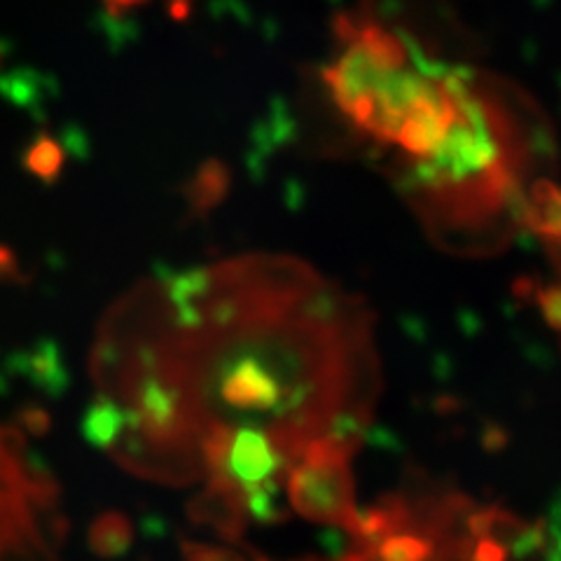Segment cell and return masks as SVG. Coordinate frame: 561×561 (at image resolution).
<instances>
[{"mask_svg":"<svg viewBox=\"0 0 561 561\" xmlns=\"http://www.w3.org/2000/svg\"><path fill=\"white\" fill-rule=\"evenodd\" d=\"M80 428L84 440L94 449L111 454L127 428V414L113 396L99 391L84 410Z\"/></svg>","mask_w":561,"mask_h":561,"instance_id":"obj_6","label":"cell"},{"mask_svg":"<svg viewBox=\"0 0 561 561\" xmlns=\"http://www.w3.org/2000/svg\"><path fill=\"white\" fill-rule=\"evenodd\" d=\"M10 365L12 370L31 381L41 393L51 398L66 393L70 383V373L61 348L51 340H41L20 351V354L10 358Z\"/></svg>","mask_w":561,"mask_h":561,"instance_id":"obj_5","label":"cell"},{"mask_svg":"<svg viewBox=\"0 0 561 561\" xmlns=\"http://www.w3.org/2000/svg\"><path fill=\"white\" fill-rule=\"evenodd\" d=\"M181 550H183V561H245L234 550L204 546V542H183Z\"/></svg>","mask_w":561,"mask_h":561,"instance_id":"obj_8","label":"cell"},{"mask_svg":"<svg viewBox=\"0 0 561 561\" xmlns=\"http://www.w3.org/2000/svg\"><path fill=\"white\" fill-rule=\"evenodd\" d=\"M288 501L309 522L348 529L358 515L356 486L348 463L311 466L297 461L286 478Z\"/></svg>","mask_w":561,"mask_h":561,"instance_id":"obj_2","label":"cell"},{"mask_svg":"<svg viewBox=\"0 0 561 561\" xmlns=\"http://www.w3.org/2000/svg\"><path fill=\"white\" fill-rule=\"evenodd\" d=\"M16 426H20L26 435L45 437L51 428V416L38 405H24L20 414H16Z\"/></svg>","mask_w":561,"mask_h":561,"instance_id":"obj_9","label":"cell"},{"mask_svg":"<svg viewBox=\"0 0 561 561\" xmlns=\"http://www.w3.org/2000/svg\"><path fill=\"white\" fill-rule=\"evenodd\" d=\"M524 227L540 237L557 272L554 284L561 288V181L542 179L526 206Z\"/></svg>","mask_w":561,"mask_h":561,"instance_id":"obj_4","label":"cell"},{"mask_svg":"<svg viewBox=\"0 0 561 561\" xmlns=\"http://www.w3.org/2000/svg\"><path fill=\"white\" fill-rule=\"evenodd\" d=\"M187 513L195 522L214 526L225 538H239L245 517H251L245 491L218 482H208L202 494L192 499Z\"/></svg>","mask_w":561,"mask_h":561,"instance_id":"obj_3","label":"cell"},{"mask_svg":"<svg viewBox=\"0 0 561 561\" xmlns=\"http://www.w3.org/2000/svg\"><path fill=\"white\" fill-rule=\"evenodd\" d=\"M87 546L99 559H119L134 546V524L119 511L96 515L87 531Z\"/></svg>","mask_w":561,"mask_h":561,"instance_id":"obj_7","label":"cell"},{"mask_svg":"<svg viewBox=\"0 0 561 561\" xmlns=\"http://www.w3.org/2000/svg\"><path fill=\"white\" fill-rule=\"evenodd\" d=\"M257 561H270V559H257Z\"/></svg>","mask_w":561,"mask_h":561,"instance_id":"obj_10","label":"cell"},{"mask_svg":"<svg viewBox=\"0 0 561 561\" xmlns=\"http://www.w3.org/2000/svg\"><path fill=\"white\" fill-rule=\"evenodd\" d=\"M59 484L20 426H0V561H59Z\"/></svg>","mask_w":561,"mask_h":561,"instance_id":"obj_1","label":"cell"}]
</instances>
